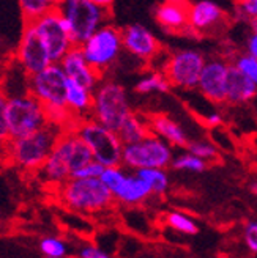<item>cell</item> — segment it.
<instances>
[{"instance_id": "obj_35", "label": "cell", "mask_w": 257, "mask_h": 258, "mask_svg": "<svg viewBox=\"0 0 257 258\" xmlns=\"http://www.w3.org/2000/svg\"><path fill=\"white\" fill-rule=\"evenodd\" d=\"M76 256L78 258H111L108 252L93 246V244H85V246L79 247L78 252H76Z\"/></svg>"}, {"instance_id": "obj_25", "label": "cell", "mask_w": 257, "mask_h": 258, "mask_svg": "<svg viewBox=\"0 0 257 258\" xmlns=\"http://www.w3.org/2000/svg\"><path fill=\"white\" fill-rule=\"evenodd\" d=\"M207 165H209L207 162L194 156V154H191L189 151L177 154L171 162L172 169L180 170V172H191V173H202V172H205V169H207Z\"/></svg>"}, {"instance_id": "obj_36", "label": "cell", "mask_w": 257, "mask_h": 258, "mask_svg": "<svg viewBox=\"0 0 257 258\" xmlns=\"http://www.w3.org/2000/svg\"><path fill=\"white\" fill-rule=\"evenodd\" d=\"M251 25V33L246 38V44H245V52L257 58V19L249 22Z\"/></svg>"}, {"instance_id": "obj_33", "label": "cell", "mask_w": 257, "mask_h": 258, "mask_svg": "<svg viewBox=\"0 0 257 258\" xmlns=\"http://www.w3.org/2000/svg\"><path fill=\"white\" fill-rule=\"evenodd\" d=\"M102 170H105V165H101L99 162L92 159L85 165H82L79 170H76L71 175V178H99Z\"/></svg>"}, {"instance_id": "obj_23", "label": "cell", "mask_w": 257, "mask_h": 258, "mask_svg": "<svg viewBox=\"0 0 257 258\" xmlns=\"http://www.w3.org/2000/svg\"><path fill=\"white\" fill-rule=\"evenodd\" d=\"M171 84L161 71H151L136 82L134 92L139 95H164L171 92Z\"/></svg>"}, {"instance_id": "obj_2", "label": "cell", "mask_w": 257, "mask_h": 258, "mask_svg": "<svg viewBox=\"0 0 257 258\" xmlns=\"http://www.w3.org/2000/svg\"><path fill=\"white\" fill-rule=\"evenodd\" d=\"M59 197L68 208L87 214L102 213L114 205L111 190L99 178H70L59 186Z\"/></svg>"}, {"instance_id": "obj_31", "label": "cell", "mask_w": 257, "mask_h": 258, "mask_svg": "<svg viewBox=\"0 0 257 258\" xmlns=\"http://www.w3.org/2000/svg\"><path fill=\"white\" fill-rule=\"evenodd\" d=\"M234 18L238 21L252 22L257 19V0H241L240 4H235Z\"/></svg>"}, {"instance_id": "obj_17", "label": "cell", "mask_w": 257, "mask_h": 258, "mask_svg": "<svg viewBox=\"0 0 257 258\" xmlns=\"http://www.w3.org/2000/svg\"><path fill=\"white\" fill-rule=\"evenodd\" d=\"M59 64L68 77V81L79 84L81 87L90 90V92H93L96 85L102 81V76H105L96 71L92 64H88L79 46H74L73 49H70L59 61Z\"/></svg>"}, {"instance_id": "obj_18", "label": "cell", "mask_w": 257, "mask_h": 258, "mask_svg": "<svg viewBox=\"0 0 257 258\" xmlns=\"http://www.w3.org/2000/svg\"><path fill=\"white\" fill-rule=\"evenodd\" d=\"M155 21L164 32L188 35V4L163 2L155 8Z\"/></svg>"}, {"instance_id": "obj_34", "label": "cell", "mask_w": 257, "mask_h": 258, "mask_svg": "<svg viewBox=\"0 0 257 258\" xmlns=\"http://www.w3.org/2000/svg\"><path fill=\"white\" fill-rule=\"evenodd\" d=\"M243 238H245V244L249 249V252L257 253V222H248L243 230Z\"/></svg>"}, {"instance_id": "obj_27", "label": "cell", "mask_w": 257, "mask_h": 258, "mask_svg": "<svg viewBox=\"0 0 257 258\" xmlns=\"http://www.w3.org/2000/svg\"><path fill=\"white\" fill-rule=\"evenodd\" d=\"M166 224L183 235H196L199 231V227L194 219L178 211H172L166 216Z\"/></svg>"}, {"instance_id": "obj_37", "label": "cell", "mask_w": 257, "mask_h": 258, "mask_svg": "<svg viewBox=\"0 0 257 258\" xmlns=\"http://www.w3.org/2000/svg\"><path fill=\"white\" fill-rule=\"evenodd\" d=\"M224 118L221 112H209L207 115H203V123L207 124L209 127H220L223 124Z\"/></svg>"}, {"instance_id": "obj_32", "label": "cell", "mask_w": 257, "mask_h": 258, "mask_svg": "<svg viewBox=\"0 0 257 258\" xmlns=\"http://www.w3.org/2000/svg\"><path fill=\"white\" fill-rule=\"evenodd\" d=\"M7 93L0 87V153L5 148V145L10 140L8 127H7V118H5V107H7Z\"/></svg>"}, {"instance_id": "obj_5", "label": "cell", "mask_w": 257, "mask_h": 258, "mask_svg": "<svg viewBox=\"0 0 257 258\" xmlns=\"http://www.w3.org/2000/svg\"><path fill=\"white\" fill-rule=\"evenodd\" d=\"M73 131L88 147L96 162L105 167L122 165L123 144L115 131H111L109 127L102 126L90 117L76 121Z\"/></svg>"}, {"instance_id": "obj_29", "label": "cell", "mask_w": 257, "mask_h": 258, "mask_svg": "<svg viewBox=\"0 0 257 258\" xmlns=\"http://www.w3.org/2000/svg\"><path fill=\"white\" fill-rule=\"evenodd\" d=\"M24 22H33L40 16H43L46 11L50 10V7L44 0H18Z\"/></svg>"}, {"instance_id": "obj_20", "label": "cell", "mask_w": 257, "mask_h": 258, "mask_svg": "<svg viewBox=\"0 0 257 258\" xmlns=\"http://www.w3.org/2000/svg\"><path fill=\"white\" fill-rule=\"evenodd\" d=\"M257 96V87L246 79L235 67L230 64L226 87V102L229 104H245Z\"/></svg>"}, {"instance_id": "obj_4", "label": "cell", "mask_w": 257, "mask_h": 258, "mask_svg": "<svg viewBox=\"0 0 257 258\" xmlns=\"http://www.w3.org/2000/svg\"><path fill=\"white\" fill-rule=\"evenodd\" d=\"M57 10L67 24L74 46H81L112 16L111 8L99 7L92 0H63Z\"/></svg>"}, {"instance_id": "obj_40", "label": "cell", "mask_w": 257, "mask_h": 258, "mask_svg": "<svg viewBox=\"0 0 257 258\" xmlns=\"http://www.w3.org/2000/svg\"><path fill=\"white\" fill-rule=\"evenodd\" d=\"M164 2H174V4H185L186 0H164Z\"/></svg>"}, {"instance_id": "obj_43", "label": "cell", "mask_w": 257, "mask_h": 258, "mask_svg": "<svg viewBox=\"0 0 257 258\" xmlns=\"http://www.w3.org/2000/svg\"><path fill=\"white\" fill-rule=\"evenodd\" d=\"M0 81H2V77H0Z\"/></svg>"}, {"instance_id": "obj_6", "label": "cell", "mask_w": 257, "mask_h": 258, "mask_svg": "<svg viewBox=\"0 0 257 258\" xmlns=\"http://www.w3.org/2000/svg\"><path fill=\"white\" fill-rule=\"evenodd\" d=\"M5 118L10 139L32 134L47 123L44 106L27 90L24 93L7 96Z\"/></svg>"}, {"instance_id": "obj_41", "label": "cell", "mask_w": 257, "mask_h": 258, "mask_svg": "<svg viewBox=\"0 0 257 258\" xmlns=\"http://www.w3.org/2000/svg\"><path fill=\"white\" fill-rule=\"evenodd\" d=\"M251 189H252V192H255V194H257V181H255V183H252Z\"/></svg>"}, {"instance_id": "obj_22", "label": "cell", "mask_w": 257, "mask_h": 258, "mask_svg": "<svg viewBox=\"0 0 257 258\" xmlns=\"http://www.w3.org/2000/svg\"><path fill=\"white\" fill-rule=\"evenodd\" d=\"M147 134H150V129L147 124V118L142 115L131 112L128 117L123 120L120 127L117 129V136L122 140L123 145L134 144V142L144 139Z\"/></svg>"}, {"instance_id": "obj_7", "label": "cell", "mask_w": 257, "mask_h": 258, "mask_svg": "<svg viewBox=\"0 0 257 258\" xmlns=\"http://www.w3.org/2000/svg\"><path fill=\"white\" fill-rule=\"evenodd\" d=\"M172 159V147L151 133L134 144L123 145L122 150V167L133 172L139 169H168Z\"/></svg>"}, {"instance_id": "obj_9", "label": "cell", "mask_w": 257, "mask_h": 258, "mask_svg": "<svg viewBox=\"0 0 257 258\" xmlns=\"http://www.w3.org/2000/svg\"><path fill=\"white\" fill-rule=\"evenodd\" d=\"M205 60H207L205 55L197 49H177L166 58L161 73L169 81L171 87L180 90H196Z\"/></svg>"}, {"instance_id": "obj_10", "label": "cell", "mask_w": 257, "mask_h": 258, "mask_svg": "<svg viewBox=\"0 0 257 258\" xmlns=\"http://www.w3.org/2000/svg\"><path fill=\"white\" fill-rule=\"evenodd\" d=\"M68 77L59 63H50L44 70L27 76V92L44 106V109H62L65 106Z\"/></svg>"}, {"instance_id": "obj_21", "label": "cell", "mask_w": 257, "mask_h": 258, "mask_svg": "<svg viewBox=\"0 0 257 258\" xmlns=\"http://www.w3.org/2000/svg\"><path fill=\"white\" fill-rule=\"evenodd\" d=\"M92 101H93V92L81 87L79 84L68 81L65 106L76 120L88 117L90 109H92Z\"/></svg>"}, {"instance_id": "obj_39", "label": "cell", "mask_w": 257, "mask_h": 258, "mask_svg": "<svg viewBox=\"0 0 257 258\" xmlns=\"http://www.w3.org/2000/svg\"><path fill=\"white\" fill-rule=\"evenodd\" d=\"M44 2H46L50 8H57V7L63 2V0H44Z\"/></svg>"}, {"instance_id": "obj_3", "label": "cell", "mask_w": 257, "mask_h": 258, "mask_svg": "<svg viewBox=\"0 0 257 258\" xmlns=\"http://www.w3.org/2000/svg\"><path fill=\"white\" fill-rule=\"evenodd\" d=\"M131 112L130 98L125 87L117 81L102 77V81L93 90V101L88 117L117 133L123 120Z\"/></svg>"}, {"instance_id": "obj_42", "label": "cell", "mask_w": 257, "mask_h": 258, "mask_svg": "<svg viewBox=\"0 0 257 258\" xmlns=\"http://www.w3.org/2000/svg\"><path fill=\"white\" fill-rule=\"evenodd\" d=\"M232 2H234V4H240V2H241V0H232Z\"/></svg>"}, {"instance_id": "obj_15", "label": "cell", "mask_w": 257, "mask_h": 258, "mask_svg": "<svg viewBox=\"0 0 257 258\" xmlns=\"http://www.w3.org/2000/svg\"><path fill=\"white\" fill-rule=\"evenodd\" d=\"M229 68L230 61H227L226 58L215 57L205 60L196 88L205 99H209L213 104H223V102H226Z\"/></svg>"}, {"instance_id": "obj_28", "label": "cell", "mask_w": 257, "mask_h": 258, "mask_svg": "<svg viewBox=\"0 0 257 258\" xmlns=\"http://www.w3.org/2000/svg\"><path fill=\"white\" fill-rule=\"evenodd\" d=\"M188 151L191 154H194V156L200 158L202 161L205 162H212V161H216L218 156H220V153H218V148L215 144L209 140H192V142H188L186 145Z\"/></svg>"}, {"instance_id": "obj_19", "label": "cell", "mask_w": 257, "mask_h": 258, "mask_svg": "<svg viewBox=\"0 0 257 258\" xmlns=\"http://www.w3.org/2000/svg\"><path fill=\"white\" fill-rule=\"evenodd\" d=\"M145 118H147L150 133L158 136L164 142H168L171 147L183 148L188 145L189 139L185 133L183 126L177 123L174 118L168 117V115H164V113H153Z\"/></svg>"}, {"instance_id": "obj_38", "label": "cell", "mask_w": 257, "mask_h": 258, "mask_svg": "<svg viewBox=\"0 0 257 258\" xmlns=\"http://www.w3.org/2000/svg\"><path fill=\"white\" fill-rule=\"evenodd\" d=\"M93 4L99 5V7H105V8H111L112 4H114V0H92Z\"/></svg>"}, {"instance_id": "obj_14", "label": "cell", "mask_w": 257, "mask_h": 258, "mask_svg": "<svg viewBox=\"0 0 257 258\" xmlns=\"http://www.w3.org/2000/svg\"><path fill=\"white\" fill-rule=\"evenodd\" d=\"M15 58L24 76H32L53 63L30 22H24V29L21 33V40L16 49Z\"/></svg>"}, {"instance_id": "obj_12", "label": "cell", "mask_w": 257, "mask_h": 258, "mask_svg": "<svg viewBox=\"0 0 257 258\" xmlns=\"http://www.w3.org/2000/svg\"><path fill=\"white\" fill-rule=\"evenodd\" d=\"M99 179L111 190L114 202L126 206H136L151 196V189L144 179L139 178L134 172L126 173L122 165L105 167Z\"/></svg>"}, {"instance_id": "obj_8", "label": "cell", "mask_w": 257, "mask_h": 258, "mask_svg": "<svg viewBox=\"0 0 257 258\" xmlns=\"http://www.w3.org/2000/svg\"><path fill=\"white\" fill-rule=\"evenodd\" d=\"M79 47L88 64H92L96 71L105 74L114 67L123 52L122 30L108 22L101 25Z\"/></svg>"}, {"instance_id": "obj_1", "label": "cell", "mask_w": 257, "mask_h": 258, "mask_svg": "<svg viewBox=\"0 0 257 258\" xmlns=\"http://www.w3.org/2000/svg\"><path fill=\"white\" fill-rule=\"evenodd\" d=\"M63 129L46 123L38 131L19 139H10L0 156L5 162L22 172H38L53 151Z\"/></svg>"}, {"instance_id": "obj_11", "label": "cell", "mask_w": 257, "mask_h": 258, "mask_svg": "<svg viewBox=\"0 0 257 258\" xmlns=\"http://www.w3.org/2000/svg\"><path fill=\"white\" fill-rule=\"evenodd\" d=\"M30 24L53 63H59L63 55L74 47L70 30L57 8H50Z\"/></svg>"}, {"instance_id": "obj_13", "label": "cell", "mask_w": 257, "mask_h": 258, "mask_svg": "<svg viewBox=\"0 0 257 258\" xmlns=\"http://www.w3.org/2000/svg\"><path fill=\"white\" fill-rule=\"evenodd\" d=\"M226 22V11L212 0H197L188 5V35H216L224 29Z\"/></svg>"}, {"instance_id": "obj_26", "label": "cell", "mask_w": 257, "mask_h": 258, "mask_svg": "<svg viewBox=\"0 0 257 258\" xmlns=\"http://www.w3.org/2000/svg\"><path fill=\"white\" fill-rule=\"evenodd\" d=\"M230 64L235 67L243 76L249 79L257 87V58L248 52H238L230 60Z\"/></svg>"}, {"instance_id": "obj_30", "label": "cell", "mask_w": 257, "mask_h": 258, "mask_svg": "<svg viewBox=\"0 0 257 258\" xmlns=\"http://www.w3.org/2000/svg\"><path fill=\"white\" fill-rule=\"evenodd\" d=\"M40 250L46 258H67L68 246L60 238L47 236L40 241Z\"/></svg>"}, {"instance_id": "obj_24", "label": "cell", "mask_w": 257, "mask_h": 258, "mask_svg": "<svg viewBox=\"0 0 257 258\" xmlns=\"http://www.w3.org/2000/svg\"><path fill=\"white\" fill-rule=\"evenodd\" d=\"M134 173L144 179L150 186L151 194H155V196H163V194L168 192L171 181L166 169H139L134 170Z\"/></svg>"}, {"instance_id": "obj_16", "label": "cell", "mask_w": 257, "mask_h": 258, "mask_svg": "<svg viewBox=\"0 0 257 258\" xmlns=\"http://www.w3.org/2000/svg\"><path fill=\"white\" fill-rule=\"evenodd\" d=\"M123 50L131 57L150 63L161 54V43L142 24H130L122 29Z\"/></svg>"}]
</instances>
